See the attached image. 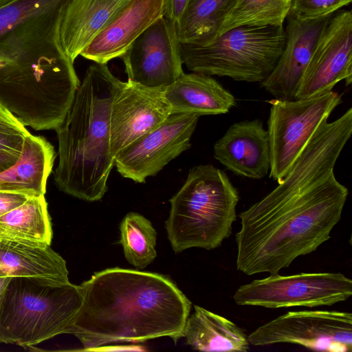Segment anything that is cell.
<instances>
[{
	"label": "cell",
	"instance_id": "1",
	"mask_svg": "<svg viewBox=\"0 0 352 352\" xmlns=\"http://www.w3.org/2000/svg\"><path fill=\"white\" fill-rule=\"evenodd\" d=\"M351 109L322 123L283 181L239 214L238 271L279 274L330 239L349 195L334 167L351 135Z\"/></svg>",
	"mask_w": 352,
	"mask_h": 352
},
{
	"label": "cell",
	"instance_id": "2",
	"mask_svg": "<svg viewBox=\"0 0 352 352\" xmlns=\"http://www.w3.org/2000/svg\"><path fill=\"white\" fill-rule=\"evenodd\" d=\"M80 285L82 303L66 333L84 350L160 337L176 343L183 338L192 303L168 276L112 267Z\"/></svg>",
	"mask_w": 352,
	"mask_h": 352
},
{
	"label": "cell",
	"instance_id": "3",
	"mask_svg": "<svg viewBox=\"0 0 352 352\" xmlns=\"http://www.w3.org/2000/svg\"><path fill=\"white\" fill-rule=\"evenodd\" d=\"M0 64V105L23 126L56 130L80 85L63 52L58 25H46L12 42Z\"/></svg>",
	"mask_w": 352,
	"mask_h": 352
},
{
	"label": "cell",
	"instance_id": "4",
	"mask_svg": "<svg viewBox=\"0 0 352 352\" xmlns=\"http://www.w3.org/2000/svg\"><path fill=\"white\" fill-rule=\"evenodd\" d=\"M122 82L107 64L90 65L63 122L55 130L58 164L54 179L58 189L87 201L100 200L115 165L110 146L113 99Z\"/></svg>",
	"mask_w": 352,
	"mask_h": 352
},
{
	"label": "cell",
	"instance_id": "5",
	"mask_svg": "<svg viewBox=\"0 0 352 352\" xmlns=\"http://www.w3.org/2000/svg\"><path fill=\"white\" fill-rule=\"evenodd\" d=\"M239 201V192L223 170L211 164L192 167L169 200L165 228L173 251L219 247L232 234Z\"/></svg>",
	"mask_w": 352,
	"mask_h": 352
},
{
	"label": "cell",
	"instance_id": "6",
	"mask_svg": "<svg viewBox=\"0 0 352 352\" xmlns=\"http://www.w3.org/2000/svg\"><path fill=\"white\" fill-rule=\"evenodd\" d=\"M83 299L80 285L12 276L0 295V343L32 347L66 333Z\"/></svg>",
	"mask_w": 352,
	"mask_h": 352
},
{
	"label": "cell",
	"instance_id": "7",
	"mask_svg": "<svg viewBox=\"0 0 352 352\" xmlns=\"http://www.w3.org/2000/svg\"><path fill=\"white\" fill-rule=\"evenodd\" d=\"M285 43L283 25H243L207 44L180 42V52L182 63L192 72L261 83L274 69Z\"/></svg>",
	"mask_w": 352,
	"mask_h": 352
},
{
	"label": "cell",
	"instance_id": "8",
	"mask_svg": "<svg viewBox=\"0 0 352 352\" xmlns=\"http://www.w3.org/2000/svg\"><path fill=\"white\" fill-rule=\"evenodd\" d=\"M267 120L270 145V177L281 182L306 145L333 111L342 103V96L329 92L306 98H274Z\"/></svg>",
	"mask_w": 352,
	"mask_h": 352
},
{
	"label": "cell",
	"instance_id": "9",
	"mask_svg": "<svg viewBox=\"0 0 352 352\" xmlns=\"http://www.w3.org/2000/svg\"><path fill=\"white\" fill-rule=\"evenodd\" d=\"M352 294V280L341 273L270 274L241 285L233 295L238 305L278 309L331 306Z\"/></svg>",
	"mask_w": 352,
	"mask_h": 352
},
{
	"label": "cell",
	"instance_id": "10",
	"mask_svg": "<svg viewBox=\"0 0 352 352\" xmlns=\"http://www.w3.org/2000/svg\"><path fill=\"white\" fill-rule=\"evenodd\" d=\"M250 344L290 343L318 351L350 352L352 314L327 310L288 311L248 336Z\"/></svg>",
	"mask_w": 352,
	"mask_h": 352
},
{
	"label": "cell",
	"instance_id": "11",
	"mask_svg": "<svg viewBox=\"0 0 352 352\" xmlns=\"http://www.w3.org/2000/svg\"><path fill=\"white\" fill-rule=\"evenodd\" d=\"M199 117L171 113L158 126L144 134L115 158L117 171L124 177L144 183L170 161L191 146V137Z\"/></svg>",
	"mask_w": 352,
	"mask_h": 352
},
{
	"label": "cell",
	"instance_id": "12",
	"mask_svg": "<svg viewBox=\"0 0 352 352\" xmlns=\"http://www.w3.org/2000/svg\"><path fill=\"white\" fill-rule=\"evenodd\" d=\"M128 80L149 87H165L183 73L175 27L163 16L148 27L120 57Z\"/></svg>",
	"mask_w": 352,
	"mask_h": 352
},
{
	"label": "cell",
	"instance_id": "13",
	"mask_svg": "<svg viewBox=\"0 0 352 352\" xmlns=\"http://www.w3.org/2000/svg\"><path fill=\"white\" fill-rule=\"evenodd\" d=\"M352 82V12L332 16L306 68L294 99L332 91L340 81Z\"/></svg>",
	"mask_w": 352,
	"mask_h": 352
},
{
	"label": "cell",
	"instance_id": "14",
	"mask_svg": "<svg viewBox=\"0 0 352 352\" xmlns=\"http://www.w3.org/2000/svg\"><path fill=\"white\" fill-rule=\"evenodd\" d=\"M164 90V87L122 82L113 99L110 113V146L114 158L171 114Z\"/></svg>",
	"mask_w": 352,
	"mask_h": 352
},
{
	"label": "cell",
	"instance_id": "15",
	"mask_svg": "<svg viewBox=\"0 0 352 352\" xmlns=\"http://www.w3.org/2000/svg\"><path fill=\"white\" fill-rule=\"evenodd\" d=\"M332 15L300 19L288 14L284 50L270 74L261 82L275 98L294 100L306 68Z\"/></svg>",
	"mask_w": 352,
	"mask_h": 352
},
{
	"label": "cell",
	"instance_id": "16",
	"mask_svg": "<svg viewBox=\"0 0 352 352\" xmlns=\"http://www.w3.org/2000/svg\"><path fill=\"white\" fill-rule=\"evenodd\" d=\"M163 10L164 0H129L80 56L99 64L120 58Z\"/></svg>",
	"mask_w": 352,
	"mask_h": 352
},
{
	"label": "cell",
	"instance_id": "17",
	"mask_svg": "<svg viewBox=\"0 0 352 352\" xmlns=\"http://www.w3.org/2000/svg\"><path fill=\"white\" fill-rule=\"evenodd\" d=\"M213 149L214 159L235 175L260 179L270 173L267 131L258 119L234 123Z\"/></svg>",
	"mask_w": 352,
	"mask_h": 352
},
{
	"label": "cell",
	"instance_id": "18",
	"mask_svg": "<svg viewBox=\"0 0 352 352\" xmlns=\"http://www.w3.org/2000/svg\"><path fill=\"white\" fill-rule=\"evenodd\" d=\"M129 0H68L63 7L58 34L72 63Z\"/></svg>",
	"mask_w": 352,
	"mask_h": 352
},
{
	"label": "cell",
	"instance_id": "19",
	"mask_svg": "<svg viewBox=\"0 0 352 352\" xmlns=\"http://www.w3.org/2000/svg\"><path fill=\"white\" fill-rule=\"evenodd\" d=\"M164 94L171 113L220 115L236 105L234 96L218 81L196 72L183 73Z\"/></svg>",
	"mask_w": 352,
	"mask_h": 352
},
{
	"label": "cell",
	"instance_id": "20",
	"mask_svg": "<svg viewBox=\"0 0 352 352\" xmlns=\"http://www.w3.org/2000/svg\"><path fill=\"white\" fill-rule=\"evenodd\" d=\"M56 155L44 137L30 133L25 139L18 161L0 173V190L30 197L45 195Z\"/></svg>",
	"mask_w": 352,
	"mask_h": 352
},
{
	"label": "cell",
	"instance_id": "21",
	"mask_svg": "<svg viewBox=\"0 0 352 352\" xmlns=\"http://www.w3.org/2000/svg\"><path fill=\"white\" fill-rule=\"evenodd\" d=\"M65 261L49 245L0 238V276H42L68 282Z\"/></svg>",
	"mask_w": 352,
	"mask_h": 352
},
{
	"label": "cell",
	"instance_id": "22",
	"mask_svg": "<svg viewBox=\"0 0 352 352\" xmlns=\"http://www.w3.org/2000/svg\"><path fill=\"white\" fill-rule=\"evenodd\" d=\"M194 309L183 329L186 344L203 351H249L248 336L237 324L198 305Z\"/></svg>",
	"mask_w": 352,
	"mask_h": 352
},
{
	"label": "cell",
	"instance_id": "23",
	"mask_svg": "<svg viewBox=\"0 0 352 352\" xmlns=\"http://www.w3.org/2000/svg\"><path fill=\"white\" fill-rule=\"evenodd\" d=\"M0 238L50 245L52 229L45 195L30 197L1 216Z\"/></svg>",
	"mask_w": 352,
	"mask_h": 352
},
{
	"label": "cell",
	"instance_id": "24",
	"mask_svg": "<svg viewBox=\"0 0 352 352\" xmlns=\"http://www.w3.org/2000/svg\"><path fill=\"white\" fill-rule=\"evenodd\" d=\"M236 0H190L177 28L179 42L207 44L220 34Z\"/></svg>",
	"mask_w": 352,
	"mask_h": 352
},
{
	"label": "cell",
	"instance_id": "25",
	"mask_svg": "<svg viewBox=\"0 0 352 352\" xmlns=\"http://www.w3.org/2000/svg\"><path fill=\"white\" fill-rule=\"evenodd\" d=\"M120 240L126 261L142 270L157 256V232L151 222L142 214L131 212L120 224Z\"/></svg>",
	"mask_w": 352,
	"mask_h": 352
},
{
	"label": "cell",
	"instance_id": "26",
	"mask_svg": "<svg viewBox=\"0 0 352 352\" xmlns=\"http://www.w3.org/2000/svg\"><path fill=\"white\" fill-rule=\"evenodd\" d=\"M289 8L290 4L285 0H236L220 34L237 26L283 25Z\"/></svg>",
	"mask_w": 352,
	"mask_h": 352
},
{
	"label": "cell",
	"instance_id": "27",
	"mask_svg": "<svg viewBox=\"0 0 352 352\" xmlns=\"http://www.w3.org/2000/svg\"><path fill=\"white\" fill-rule=\"evenodd\" d=\"M68 0H14L0 8V39L26 21L63 7Z\"/></svg>",
	"mask_w": 352,
	"mask_h": 352
},
{
	"label": "cell",
	"instance_id": "28",
	"mask_svg": "<svg viewBox=\"0 0 352 352\" xmlns=\"http://www.w3.org/2000/svg\"><path fill=\"white\" fill-rule=\"evenodd\" d=\"M30 133L10 111L0 105V152L21 155Z\"/></svg>",
	"mask_w": 352,
	"mask_h": 352
},
{
	"label": "cell",
	"instance_id": "29",
	"mask_svg": "<svg viewBox=\"0 0 352 352\" xmlns=\"http://www.w3.org/2000/svg\"><path fill=\"white\" fill-rule=\"evenodd\" d=\"M352 0H291L288 14L300 19H313L332 15Z\"/></svg>",
	"mask_w": 352,
	"mask_h": 352
},
{
	"label": "cell",
	"instance_id": "30",
	"mask_svg": "<svg viewBox=\"0 0 352 352\" xmlns=\"http://www.w3.org/2000/svg\"><path fill=\"white\" fill-rule=\"evenodd\" d=\"M190 0H164L163 16L177 28Z\"/></svg>",
	"mask_w": 352,
	"mask_h": 352
},
{
	"label": "cell",
	"instance_id": "31",
	"mask_svg": "<svg viewBox=\"0 0 352 352\" xmlns=\"http://www.w3.org/2000/svg\"><path fill=\"white\" fill-rule=\"evenodd\" d=\"M29 197L23 193L0 190V217L19 206Z\"/></svg>",
	"mask_w": 352,
	"mask_h": 352
},
{
	"label": "cell",
	"instance_id": "32",
	"mask_svg": "<svg viewBox=\"0 0 352 352\" xmlns=\"http://www.w3.org/2000/svg\"><path fill=\"white\" fill-rule=\"evenodd\" d=\"M20 155L0 152V173L12 166L18 161Z\"/></svg>",
	"mask_w": 352,
	"mask_h": 352
},
{
	"label": "cell",
	"instance_id": "33",
	"mask_svg": "<svg viewBox=\"0 0 352 352\" xmlns=\"http://www.w3.org/2000/svg\"><path fill=\"white\" fill-rule=\"evenodd\" d=\"M10 276H0V295L2 294L10 281Z\"/></svg>",
	"mask_w": 352,
	"mask_h": 352
},
{
	"label": "cell",
	"instance_id": "34",
	"mask_svg": "<svg viewBox=\"0 0 352 352\" xmlns=\"http://www.w3.org/2000/svg\"><path fill=\"white\" fill-rule=\"evenodd\" d=\"M14 1V0H0V8Z\"/></svg>",
	"mask_w": 352,
	"mask_h": 352
},
{
	"label": "cell",
	"instance_id": "35",
	"mask_svg": "<svg viewBox=\"0 0 352 352\" xmlns=\"http://www.w3.org/2000/svg\"><path fill=\"white\" fill-rule=\"evenodd\" d=\"M287 3L290 4L291 0H285Z\"/></svg>",
	"mask_w": 352,
	"mask_h": 352
}]
</instances>
